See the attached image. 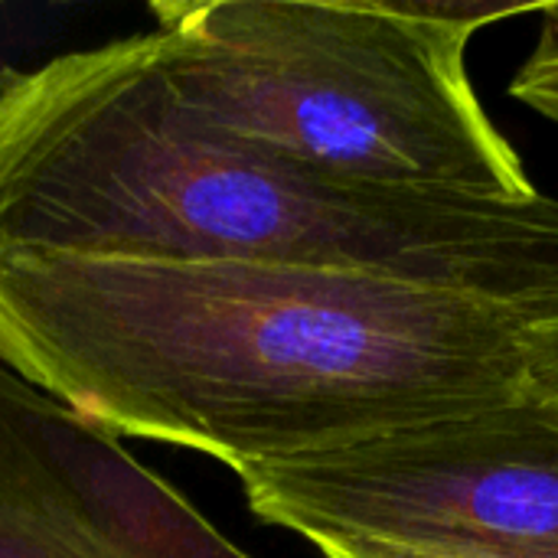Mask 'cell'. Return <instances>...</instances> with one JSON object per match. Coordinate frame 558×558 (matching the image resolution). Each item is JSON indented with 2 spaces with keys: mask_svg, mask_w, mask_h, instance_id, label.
Wrapping results in <instances>:
<instances>
[{
  "mask_svg": "<svg viewBox=\"0 0 558 558\" xmlns=\"http://www.w3.org/2000/svg\"><path fill=\"white\" fill-rule=\"evenodd\" d=\"M0 558H252L118 435L0 360Z\"/></svg>",
  "mask_w": 558,
  "mask_h": 558,
  "instance_id": "cell-4",
  "label": "cell"
},
{
  "mask_svg": "<svg viewBox=\"0 0 558 558\" xmlns=\"http://www.w3.org/2000/svg\"><path fill=\"white\" fill-rule=\"evenodd\" d=\"M536 392H539V389H536ZM543 396H549V399H556V402H558V389H556V392H543Z\"/></svg>",
  "mask_w": 558,
  "mask_h": 558,
  "instance_id": "cell-7",
  "label": "cell"
},
{
  "mask_svg": "<svg viewBox=\"0 0 558 558\" xmlns=\"http://www.w3.org/2000/svg\"><path fill=\"white\" fill-rule=\"evenodd\" d=\"M526 353H530V379L539 392L558 389V317L536 320L526 327Z\"/></svg>",
  "mask_w": 558,
  "mask_h": 558,
  "instance_id": "cell-5",
  "label": "cell"
},
{
  "mask_svg": "<svg viewBox=\"0 0 558 558\" xmlns=\"http://www.w3.org/2000/svg\"><path fill=\"white\" fill-rule=\"evenodd\" d=\"M530 324L379 275L0 252L13 373L118 438L229 471L517 402Z\"/></svg>",
  "mask_w": 558,
  "mask_h": 558,
  "instance_id": "cell-1",
  "label": "cell"
},
{
  "mask_svg": "<svg viewBox=\"0 0 558 558\" xmlns=\"http://www.w3.org/2000/svg\"><path fill=\"white\" fill-rule=\"evenodd\" d=\"M252 517L304 543L558 558V402H517L232 471Z\"/></svg>",
  "mask_w": 558,
  "mask_h": 558,
  "instance_id": "cell-3",
  "label": "cell"
},
{
  "mask_svg": "<svg viewBox=\"0 0 558 558\" xmlns=\"http://www.w3.org/2000/svg\"><path fill=\"white\" fill-rule=\"evenodd\" d=\"M549 3L157 0L163 62L222 137L304 170L386 186L536 196L468 72L484 26Z\"/></svg>",
  "mask_w": 558,
  "mask_h": 558,
  "instance_id": "cell-2",
  "label": "cell"
},
{
  "mask_svg": "<svg viewBox=\"0 0 558 558\" xmlns=\"http://www.w3.org/2000/svg\"><path fill=\"white\" fill-rule=\"evenodd\" d=\"M320 558H448L432 553H409V549H389V546H369V543H327L317 546Z\"/></svg>",
  "mask_w": 558,
  "mask_h": 558,
  "instance_id": "cell-6",
  "label": "cell"
}]
</instances>
